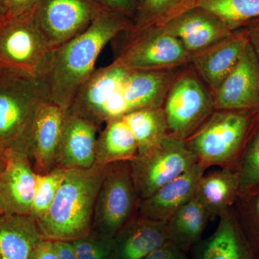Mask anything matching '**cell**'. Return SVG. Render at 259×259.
Returning a JSON list of instances; mask_svg holds the SVG:
<instances>
[{
  "label": "cell",
  "instance_id": "obj_1",
  "mask_svg": "<svg viewBox=\"0 0 259 259\" xmlns=\"http://www.w3.org/2000/svg\"><path fill=\"white\" fill-rule=\"evenodd\" d=\"M125 15L102 10L84 31L51 51L44 79L50 101L69 109L76 93L96 70L104 48L131 28Z\"/></svg>",
  "mask_w": 259,
  "mask_h": 259
},
{
  "label": "cell",
  "instance_id": "obj_2",
  "mask_svg": "<svg viewBox=\"0 0 259 259\" xmlns=\"http://www.w3.org/2000/svg\"><path fill=\"white\" fill-rule=\"evenodd\" d=\"M105 166L68 169L50 209L36 221L44 239L72 242L91 232Z\"/></svg>",
  "mask_w": 259,
  "mask_h": 259
},
{
  "label": "cell",
  "instance_id": "obj_3",
  "mask_svg": "<svg viewBox=\"0 0 259 259\" xmlns=\"http://www.w3.org/2000/svg\"><path fill=\"white\" fill-rule=\"evenodd\" d=\"M47 101L44 79L0 74V148L31 158L35 116Z\"/></svg>",
  "mask_w": 259,
  "mask_h": 259
},
{
  "label": "cell",
  "instance_id": "obj_4",
  "mask_svg": "<svg viewBox=\"0 0 259 259\" xmlns=\"http://www.w3.org/2000/svg\"><path fill=\"white\" fill-rule=\"evenodd\" d=\"M249 110H216L185 141L198 163L206 168L236 169L259 115Z\"/></svg>",
  "mask_w": 259,
  "mask_h": 259
},
{
  "label": "cell",
  "instance_id": "obj_5",
  "mask_svg": "<svg viewBox=\"0 0 259 259\" xmlns=\"http://www.w3.org/2000/svg\"><path fill=\"white\" fill-rule=\"evenodd\" d=\"M51 49L33 17V10L0 21V74L44 78Z\"/></svg>",
  "mask_w": 259,
  "mask_h": 259
},
{
  "label": "cell",
  "instance_id": "obj_6",
  "mask_svg": "<svg viewBox=\"0 0 259 259\" xmlns=\"http://www.w3.org/2000/svg\"><path fill=\"white\" fill-rule=\"evenodd\" d=\"M140 202L130 162L107 165L97 195L92 230L114 238L139 215Z\"/></svg>",
  "mask_w": 259,
  "mask_h": 259
},
{
  "label": "cell",
  "instance_id": "obj_7",
  "mask_svg": "<svg viewBox=\"0 0 259 259\" xmlns=\"http://www.w3.org/2000/svg\"><path fill=\"white\" fill-rule=\"evenodd\" d=\"M113 62L131 70L172 69L190 62L192 54L162 27L126 30Z\"/></svg>",
  "mask_w": 259,
  "mask_h": 259
},
{
  "label": "cell",
  "instance_id": "obj_8",
  "mask_svg": "<svg viewBox=\"0 0 259 259\" xmlns=\"http://www.w3.org/2000/svg\"><path fill=\"white\" fill-rule=\"evenodd\" d=\"M197 158L185 141L168 134L158 147L130 161L136 192L141 200L191 168Z\"/></svg>",
  "mask_w": 259,
  "mask_h": 259
},
{
  "label": "cell",
  "instance_id": "obj_9",
  "mask_svg": "<svg viewBox=\"0 0 259 259\" xmlns=\"http://www.w3.org/2000/svg\"><path fill=\"white\" fill-rule=\"evenodd\" d=\"M163 107L168 134L186 141L214 111L213 97L192 74L178 76Z\"/></svg>",
  "mask_w": 259,
  "mask_h": 259
},
{
  "label": "cell",
  "instance_id": "obj_10",
  "mask_svg": "<svg viewBox=\"0 0 259 259\" xmlns=\"http://www.w3.org/2000/svg\"><path fill=\"white\" fill-rule=\"evenodd\" d=\"M104 10L95 0H37L33 17L53 49L84 31Z\"/></svg>",
  "mask_w": 259,
  "mask_h": 259
},
{
  "label": "cell",
  "instance_id": "obj_11",
  "mask_svg": "<svg viewBox=\"0 0 259 259\" xmlns=\"http://www.w3.org/2000/svg\"><path fill=\"white\" fill-rule=\"evenodd\" d=\"M213 97L216 110H259V61L250 44Z\"/></svg>",
  "mask_w": 259,
  "mask_h": 259
},
{
  "label": "cell",
  "instance_id": "obj_12",
  "mask_svg": "<svg viewBox=\"0 0 259 259\" xmlns=\"http://www.w3.org/2000/svg\"><path fill=\"white\" fill-rule=\"evenodd\" d=\"M6 166L0 174V200L4 214L29 215L37 174L28 155L15 151H6Z\"/></svg>",
  "mask_w": 259,
  "mask_h": 259
},
{
  "label": "cell",
  "instance_id": "obj_13",
  "mask_svg": "<svg viewBox=\"0 0 259 259\" xmlns=\"http://www.w3.org/2000/svg\"><path fill=\"white\" fill-rule=\"evenodd\" d=\"M69 109L47 101L37 109L32 134L31 160L36 174L57 167L63 130Z\"/></svg>",
  "mask_w": 259,
  "mask_h": 259
},
{
  "label": "cell",
  "instance_id": "obj_14",
  "mask_svg": "<svg viewBox=\"0 0 259 259\" xmlns=\"http://www.w3.org/2000/svg\"><path fill=\"white\" fill-rule=\"evenodd\" d=\"M248 44L245 28H239L210 47L192 54L190 62L215 92L236 67Z\"/></svg>",
  "mask_w": 259,
  "mask_h": 259
},
{
  "label": "cell",
  "instance_id": "obj_15",
  "mask_svg": "<svg viewBox=\"0 0 259 259\" xmlns=\"http://www.w3.org/2000/svg\"><path fill=\"white\" fill-rule=\"evenodd\" d=\"M161 27L180 40L191 54L210 47L233 32L221 19L199 7Z\"/></svg>",
  "mask_w": 259,
  "mask_h": 259
},
{
  "label": "cell",
  "instance_id": "obj_16",
  "mask_svg": "<svg viewBox=\"0 0 259 259\" xmlns=\"http://www.w3.org/2000/svg\"><path fill=\"white\" fill-rule=\"evenodd\" d=\"M207 168L194 163L185 173L158 189L140 202L139 215L166 223L195 196L197 186Z\"/></svg>",
  "mask_w": 259,
  "mask_h": 259
},
{
  "label": "cell",
  "instance_id": "obj_17",
  "mask_svg": "<svg viewBox=\"0 0 259 259\" xmlns=\"http://www.w3.org/2000/svg\"><path fill=\"white\" fill-rule=\"evenodd\" d=\"M99 129L96 124L69 110L63 130L57 166L66 169L93 166L96 161Z\"/></svg>",
  "mask_w": 259,
  "mask_h": 259
},
{
  "label": "cell",
  "instance_id": "obj_18",
  "mask_svg": "<svg viewBox=\"0 0 259 259\" xmlns=\"http://www.w3.org/2000/svg\"><path fill=\"white\" fill-rule=\"evenodd\" d=\"M219 218L215 231L193 247L192 259H257L240 226L234 207Z\"/></svg>",
  "mask_w": 259,
  "mask_h": 259
},
{
  "label": "cell",
  "instance_id": "obj_19",
  "mask_svg": "<svg viewBox=\"0 0 259 259\" xmlns=\"http://www.w3.org/2000/svg\"><path fill=\"white\" fill-rule=\"evenodd\" d=\"M168 243L166 223L138 215L114 237L113 259H142Z\"/></svg>",
  "mask_w": 259,
  "mask_h": 259
},
{
  "label": "cell",
  "instance_id": "obj_20",
  "mask_svg": "<svg viewBox=\"0 0 259 259\" xmlns=\"http://www.w3.org/2000/svg\"><path fill=\"white\" fill-rule=\"evenodd\" d=\"M241 180L235 168H221L204 175L199 181L195 198L208 213L209 217L222 215L234 207L240 194Z\"/></svg>",
  "mask_w": 259,
  "mask_h": 259
},
{
  "label": "cell",
  "instance_id": "obj_21",
  "mask_svg": "<svg viewBox=\"0 0 259 259\" xmlns=\"http://www.w3.org/2000/svg\"><path fill=\"white\" fill-rule=\"evenodd\" d=\"M44 239L30 215L0 216V259H30Z\"/></svg>",
  "mask_w": 259,
  "mask_h": 259
},
{
  "label": "cell",
  "instance_id": "obj_22",
  "mask_svg": "<svg viewBox=\"0 0 259 259\" xmlns=\"http://www.w3.org/2000/svg\"><path fill=\"white\" fill-rule=\"evenodd\" d=\"M209 218L203 206L194 197L166 221L170 243L187 253L200 241Z\"/></svg>",
  "mask_w": 259,
  "mask_h": 259
},
{
  "label": "cell",
  "instance_id": "obj_23",
  "mask_svg": "<svg viewBox=\"0 0 259 259\" xmlns=\"http://www.w3.org/2000/svg\"><path fill=\"white\" fill-rule=\"evenodd\" d=\"M138 154L134 136L122 117L105 124L97 136L95 164L107 166L117 162H130Z\"/></svg>",
  "mask_w": 259,
  "mask_h": 259
},
{
  "label": "cell",
  "instance_id": "obj_24",
  "mask_svg": "<svg viewBox=\"0 0 259 259\" xmlns=\"http://www.w3.org/2000/svg\"><path fill=\"white\" fill-rule=\"evenodd\" d=\"M122 117L137 144L138 156L147 154L158 147L168 134L163 107L141 109Z\"/></svg>",
  "mask_w": 259,
  "mask_h": 259
},
{
  "label": "cell",
  "instance_id": "obj_25",
  "mask_svg": "<svg viewBox=\"0 0 259 259\" xmlns=\"http://www.w3.org/2000/svg\"><path fill=\"white\" fill-rule=\"evenodd\" d=\"M197 0H142L131 30L161 27L196 7Z\"/></svg>",
  "mask_w": 259,
  "mask_h": 259
},
{
  "label": "cell",
  "instance_id": "obj_26",
  "mask_svg": "<svg viewBox=\"0 0 259 259\" xmlns=\"http://www.w3.org/2000/svg\"><path fill=\"white\" fill-rule=\"evenodd\" d=\"M196 7L217 16L233 31L259 18V0H197Z\"/></svg>",
  "mask_w": 259,
  "mask_h": 259
},
{
  "label": "cell",
  "instance_id": "obj_27",
  "mask_svg": "<svg viewBox=\"0 0 259 259\" xmlns=\"http://www.w3.org/2000/svg\"><path fill=\"white\" fill-rule=\"evenodd\" d=\"M236 169L241 180L239 197L259 190V117Z\"/></svg>",
  "mask_w": 259,
  "mask_h": 259
},
{
  "label": "cell",
  "instance_id": "obj_28",
  "mask_svg": "<svg viewBox=\"0 0 259 259\" xmlns=\"http://www.w3.org/2000/svg\"><path fill=\"white\" fill-rule=\"evenodd\" d=\"M68 169L57 166L46 174H37L36 185L29 215L35 221L44 217L50 209Z\"/></svg>",
  "mask_w": 259,
  "mask_h": 259
},
{
  "label": "cell",
  "instance_id": "obj_29",
  "mask_svg": "<svg viewBox=\"0 0 259 259\" xmlns=\"http://www.w3.org/2000/svg\"><path fill=\"white\" fill-rule=\"evenodd\" d=\"M234 209L242 231L259 259V190L240 196Z\"/></svg>",
  "mask_w": 259,
  "mask_h": 259
},
{
  "label": "cell",
  "instance_id": "obj_30",
  "mask_svg": "<svg viewBox=\"0 0 259 259\" xmlns=\"http://www.w3.org/2000/svg\"><path fill=\"white\" fill-rule=\"evenodd\" d=\"M78 259H113L114 238L93 231L71 242Z\"/></svg>",
  "mask_w": 259,
  "mask_h": 259
},
{
  "label": "cell",
  "instance_id": "obj_31",
  "mask_svg": "<svg viewBox=\"0 0 259 259\" xmlns=\"http://www.w3.org/2000/svg\"><path fill=\"white\" fill-rule=\"evenodd\" d=\"M105 10L125 15L133 21L139 8V0H95Z\"/></svg>",
  "mask_w": 259,
  "mask_h": 259
},
{
  "label": "cell",
  "instance_id": "obj_32",
  "mask_svg": "<svg viewBox=\"0 0 259 259\" xmlns=\"http://www.w3.org/2000/svg\"><path fill=\"white\" fill-rule=\"evenodd\" d=\"M142 259H187V256L186 252L168 243Z\"/></svg>",
  "mask_w": 259,
  "mask_h": 259
},
{
  "label": "cell",
  "instance_id": "obj_33",
  "mask_svg": "<svg viewBox=\"0 0 259 259\" xmlns=\"http://www.w3.org/2000/svg\"><path fill=\"white\" fill-rule=\"evenodd\" d=\"M37 0H7L8 15L7 17L20 16L33 10Z\"/></svg>",
  "mask_w": 259,
  "mask_h": 259
},
{
  "label": "cell",
  "instance_id": "obj_34",
  "mask_svg": "<svg viewBox=\"0 0 259 259\" xmlns=\"http://www.w3.org/2000/svg\"><path fill=\"white\" fill-rule=\"evenodd\" d=\"M30 259H59L54 241L42 239L32 252Z\"/></svg>",
  "mask_w": 259,
  "mask_h": 259
},
{
  "label": "cell",
  "instance_id": "obj_35",
  "mask_svg": "<svg viewBox=\"0 0 259 259\" xmlns=\"http://www.w3.org/2000/svg\"><path fill=\"white\" fill-rule=\"evenodd\" d=\"M250 45L259 61V18L250 22L244 27Z\"/></svg>",
  "mask_w": 259,
  "mask_h": 259
},
{
  "label": "cell",
  "instance_id": "obj_36",
  "mask_svg": "<svg viewBox=\"0 0 259 259\" xmlns=\"http://www.w3.org/2000/svg\"><path fill=\"white\" fill-rule=\"evenodd\" d=\"M59 259H78L71 242L54 241Z\"/></svg>",
  "mask_w": 259,
  "mask_h": 259
},
{
  "label": "cell",
  "instance_id": "obj_37",
  "mask_svg": "<svg viewBox=\"0 0 259 259\" xmlns=\"http://www.w3.org/2000/svg\"><path fill=\"white\" fill-rule=\"evenodd\" d=\"M8 15V3L7 0H0V21L4 20Z\"/></svg>",
  "mask_w": 259,
  "mask_h": 259
},
{
  "label": "cell",
  "instance_id": "obj_38",
  "mask_svg": "<svg viewBox=\"0 0 259 259\" xmlns=\"http://www.w3.org/2000/svg\"><path fill=\"white\" fill-rule=\"evenodd\" d=\"M7 163L6 151L0 148V174L4 171Z\"/></svg>",
  "mask_w": 259,
  "mask_h": 259
},
{
  "label": "cell",
  "instance_id": "obj_39",
  "mask_svg": "<svg viewBox=\"0 0 259 259\" xmlns=\"http://www.w3.org/2000/svg\"><path fill=\"white\" fill-rule=\"evenodd\" d=\"M4 211H3V207H2L1 200H0V216L4 215Z\"/></svg>",
  "mask_w": 259,
  "mask_h": 259
},
{
  "label": "cell",
  "instance_id": "obj_40",
  "mask_svg": "<svg viewBox=\"0 0 259 259\" xmlns=\"http://www.w3.org/2000/svg\"><path fill=\"white\" fill-rule=\"evenodd\" d=\"M139 4H140V3H141V1H142V0H139Z\"/></svg>",
  "mask_w": 259,
  "mask_h": 259
}]
</instances>
